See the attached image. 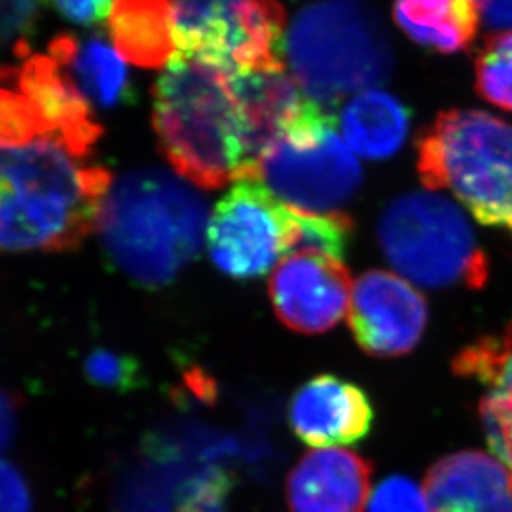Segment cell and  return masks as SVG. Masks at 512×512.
<instances>
[{
  "label": "cell",
  "mask_w": 512,
  "mask_h": 512,
  "mask_svg": "<svg viewBox=\"0 0 512 512\" xmlns=\"http://www.w3.org/2000/svg\"><path fill=\"white\" fill-rule=\"evenodd\" d=\"M0 70V253L74 250L112 187Z\"/></svg>",
  "instance_id": "obj_1"
},
{
  "label": "cell",
  "mask_w": 512,
  "mask_h": 512,
  "mask_svg": "<svg viewBox=\"0 0 512 512\" xmlns=\"http://www.w3.org/2000/svg\"><path fill=\"white\" fill-rule=\"evenodd\" d=\"M153 130L172 167L215 190L247 170L242 112L227 70L177 54L153 87Z\"/></svg>",
  "instance_id": "obj_2"
},
{
  "label": "cell",
  "mask_w": 512,
  "mask_h": 512,
  "mask_svg": "<svg viewBox=\"0 0 512 512\" xmlns=\"http://www.w3.org/2000/svg\"><path fill=\"white\" fill-rule=\"evenodd\" d=\"M97 227L128 276L142 285H167L200 252L207 203L170 173L142 168L110 187Z\"/></svg>",
  "instance_id": "obj_3"
},
{
  "label": "cell",
  "mask_w": 512,
  "mask_h": 512,
  "mask_svg": "<svg viewBox=\"0 0 512 512\" xmlns=\"http://www.w3.org/2000/svg\"><path fill=\"white\" fill-rule=\"evenodd\" d=\"M286 60L310 99L331 109L348 95L388 80L393 50L365 0H315L296 15Z\"/></svg>",
  "instance_id": "obj_4"
},
{
  "label": "cell",
  "mask_w": 512,
  "mask_h": 512,
  "mask_svg": "<svg viewBox=\"0 0 512 512\" xmlns=\"http://www.w3.org/2000/svg\"><path fill=\"white\" fill-rule=\"evenodd\" d=\"M424 187L449 190L481 225L512 237V125L481 110L441 114L416 140Z\"/></svg>",
  "instance_id": "obj_5"
},
{
  "label": "cell",
  "mask_w": 512,
  "mask_h": 512,
  "mask_svg": "<svg viewBox=\"0 0 512 512\" xmlns=\"http://www.w3.org/2000/svg\"><path fill=\"white\" fill-rule=\"evenodd\" d=\"M381 252L391 265L428 288H483L489 258L468 218L449 198L434 192L394 198L378 223Z\"/></svg>",
  "instance_id": "obj_6"
},
{
  "label": "cell",
  "mask_w": 512,
  "mask_h": 512,
  "mask_svg": "<svg viewBox=\"0 0 512 512\" xmlns=\"http://www.w3.org/2000/svg\"><path fill=\"white\" fill-rule=\"evenodd\" d=\"M243 178L263 183L288 207L336 213L360 190L363 172L336 135L330 109L311 102L300 120L261 152Z\"/></svg>",
  "instance_id": "obj_7"
},
{
  "label": "cell",
  "mask_w": 512,
  "mask_h": 512,
  "mask_svg": "<svg viewBox=\"0 0 512 512\" xmlns=\"http://www.w3.org/2000/svg\"><path fill=\"white\" fill-rule=\"evenodd\" d=\"M285 27L278 0H173L178 54L230 74L285 70Z\"/></svg>",
  "instance_id": "obj_8"
},
{
  "label": "cell",
  "mask_w": 512,
  "mask_h": 512,
  "mask_svg": "<svg viewBox=\"0 0 512 512\" xmlns=\"http://www.w3.org/2000/svg\"><path fill=\"white\" fill-rule=\"evenodd\" d=\"M207 233L218 270L233 280H253L290 253L291 208L263 183L242 178L213 208Z\"/></svg>",
  "instance_id": "obj_9"
},
{
  "label": "cell",
  "mask_w": 512,
  "mask_h": 512,
  "mask_svg": "<svg viewBox=\"0 0 512 512\" xmlns=\"http://www.w3.org/2000/svg\"><path fill=\"white\" fill-rule=\"evenodd\" d=\"M278 320L301 335H320L335 328L348 311L350 271L341 258L295 252L283 258L268 285Z\"/></svg>",
  "instance_id": "obj_10"
},
{
  "label": "cell",
  "mask_w": 512,
  "mask_h": 512,
  "mask_svg": "<svg viewBox=\"0 0 512 512\" xmlns=\"http://www.w3.org/2000/svg\"><path fill=\"white\" fill-rule=\"evenodd\" d=\"M348 323L365 353L375 358H396L411 353L423 338L428 303L399 276L368 271L356 281Z\"/></svg>",
  "instance_id": "obj_11"
},
{
  "label": "cell",
  "mask_w": 512,
  "mask_h": 512,
  "mask_svg": "<svg viewBox=\"0 0 512 512\" xmlns=\"http://www.w3.org/2000/svg\"><path fill=\"white\" fill-rule=\"evenodd\" d=\"M291 431L313 448L348 446L370 434L375 408L365 389L335 375L301 384L288 409Z\"/></svg>",
  "instance_id": "obj_12"
},
{
  "label": "cell",
  "mask_w": 512,
  "mask_h": 512,
  "mask_svg": "<svg viewBox=\"0 0 512 512\" xmlns=\"http://www.w3.org/2000/svg\"><path fill=\"white\" fill-rule=\"evenodd\" d=\"M373 464L340 448L310 451L286 479L291 512H365Z\"/></svg>",
  "instance_id": "obj_13"
},
{
  "label": "cell",
  "mask_w": 512,
  "mask_h": 512,
  "mask_svg": "<svg viewBox=\"0 0 512 512\" xmlns=\"http://www.w3.org/2000/svg\"><path fill=\"white\" fill-rule=\"evenodd\" d=\"M423 489L428 512H512V469L483 451L439 459Z\"/></svg>",
  "instance_id": "obj_14"
},
{
  "label": "cell",
  "mask_w": 512,
  "mask_h": 512,
  "mask_svg": "<svg viewBox=\"0 0 512 512\" xmlns=\"http://www.w3.org/2000/svg\"><path fill=\"white\" fill-rule=\"evenodd\" d=\"M22 57L24 62L19 69L12 70V84L77 152L89 155L102 135L94 107L84 99L54 57L30 54V50Z\"/></svg>",
  "instance_id": "obj_15"
},
{
  "label": "cell",
  "mask_w": 512,
  "mask_h": 512,
  "mask_svg": "<svg viewBox=\"0 0 512 512\" xmlns=\"http://www.w3.org/2000/svg\"><path fill=\"white\" fill-rule=\"evenodd\" d=\"M232 77L242 112L247 152L245 177L261 152L300 119L313 99L301 95L298 84L285 70L243 72Z\"/></svg>",
  "instance_id": "obj_16"
},
{
  "label": "cell",
  "mask_w": 512,
  "mask_h": 512,
  "mask_svg": "<svg viewBox=\"0 0 512 512\" xmlns=\"http://www.w3.org/2000/svg\"><path fill=\"white\" fill-rule=\"evenodd\" d=\"M50 57L59 62L84 99L95 109L112 110L133 99L132 80L124 57L102 35H57L49 45Z\"/></svg>",
  "instance_id": "obj_17"
},
{
  "label": "cell",
  "mask_w": 512,
  "mask_h": 512,
  "mask_svg": "<svg viewBox=\"0 0 512 512\" xmlns=\"http://www.w3.org/2000/svg\"><path fill=\"white\" fill-rule=\"evenodd\" d=\"M110 39L130 64L163 69L178 54L173 40V0H114Z\"/></svg>",
  "instance_id": "obj_18"
},
{
  "label": "cell",
  "mask_w": 512,
  "mask_h": 512,
  "mask_svg": "<svg viewBox=\"0 0 512 512\" xmlns=\"http://www.w3.org/2000/svg\"><path fill=\"white\" fill-rule=\"evenodd\" d=\"M478 0H394L393 19L416 44L458 54L478 34Z\"/></svg>",
  "instance_id": "obj_19"
},
{
  "label": "cell",
  "mask_w": 512,
  "mask_h": 512,
  "mask_svg": "<svg viewBox=\"0 0 512 512\" xmlns=\"http://www.w3.org/2000/svg\"><path fill=\"white\" fill-rule=\"evenodd\" d=\"M411 125V112L394 95L366 90L346 105L341 128L361 157L384 160L403 147Z\"/></svg>",
  "instance_id": "obj_20"
},
{
  "label": "cell",
  "mask_w": 512,
  "mask_h": 512,
  "mask_svg": "<svg viewBox=\"0 0 512 512\" xmlns=\"http://www.w3.org/2000/svg\"><path fill=\"white\" fill-rule=\"evenodd\" d=\"M291 208L290 253L315 252L343 258L353 237V220L343 212L313 213Z\"/></svg>",
  "instance_id": "obj_21"
},
{
  "label": "cell",
  "mask_w": 512,
  "mask_h": 512,
  "mask_svg": "<svg viewBox=\"0 0 512 512\" xmlns=\"http://www.w3.org/2000/svg\"><path fill=\"white\" fill-rule=\"evenodd\" d=\"M474 82L486 102L512 112V30L484 40L474 59Z\"/></svg>",
  "instance_id": "obj_22"
},
{
  "label": "cell",
  "mask_w": 512,
  "mask_h": 512,
  "mask_svg": "<svg viewBox=\"0 0 512 512\" xmlns=\"http://www.w3.org/2000/svg\"><path fill=\"white\" fill-rule=\"evenodd\" d=\"M233 478L227 469L210 468L183 484L173 512H227Z\"/></svg>",
  "instance_id": "obj_23"
},
{
  "label": "cell",
  "mask_w": 512,
  "mask_h": 512,
  "mask_svg": "<svg viewBox=\"0 0 512 512\" xmlns=\"http://www.w3.org/2000/svg\"><path fill=\"white\" fill-rule=\"evenodd\" d=\"M479 418L489 448L512 469V391L491 389L481 399Z\"/></svg>",
  "instance_id": "obj_24"
},
{
  "label": "cell",
  "mask_w": 512,
  "mask_h": 512,
  "mask_svg": "<svg viewBox=\"0 0 512 512\" xmlns=\"http://www.w3.org/2000/svg\"><path fill=\"white\" fill-rule=\"evenodd\" d=\"M85 376L99 388L128 391L140 383V365L132 356L115 350H95L85 360Z\"/></svg>",
  "instance_id": "obj_25"
},
{
  "label": "cell",
  "mask_w": 512,
  "mask_h": 512,
  "mask_svg": "<svg viewBox=\"0 0 512 512\" xmlns=\"http://www.w3.org/2000/svg\"><path fill=\"white\" fill-rule=\"evenodd\" d=\"M370 512H428L424 489L404 476L384 479L371 496Z\"/></svg>",
  "instance_id": "obj_26"
},
{
  "label": "cell",
  "mask_w": 512,
  "mask_h": 512,
  "mask_svg": "<svg viewBox=\"0 0 512 512\" xmlns=\"http://www.w3.org/2000/svg\"><path fill=\"white\" fill-rule=\"evenodd\" d=\"M57 14L80 27H92L109 17L112 0H44Z\"/></svg>",
  "instance_id": "obj_27"
},
{
  "label": "cell",
  "mask_w": 512,
  "mask_h": 512,
  "mask_svg": "<svg viewBox=\"0 0 512 512\" xmlns=\"http://www.w3.org/2000/svg\"><path fill=\"white\" fill-rule=\"evenodd\" d=\"M0 512H32L24 478L4 459H0Z\"/></svg>",
  "instance_id": "obj_28"
},
{
  "label": "cell",
  "mask_w": 512,
  "mask_h": 512,
  "mask_svg": "<svg viewBox=\"0 0 512 512\" xmlns=\"http://www.w3.org/2000/svg\"><path fill=\"white\" fill-rule=\"evenodd\" d=\"M478 5L489 27L512 30V0H478Z\"/></svg>",
  "instance_id": "obj_29"
},
{
  "label": "cell",
  "mask_w": 512,
  "mask_h": 512,
  "mask_svg": "<svg viewBox=\"0 0 512 512\" xmlns=\"http://www.w3.org/2000/svg\"><path fill=\"white\" fill-rule=\"evenodd\" d=\"M17 426V403L5 389L0 388V451L12 441Z\"/></svg>",
  "instance_id": "obj_30"
}]
</instances>
